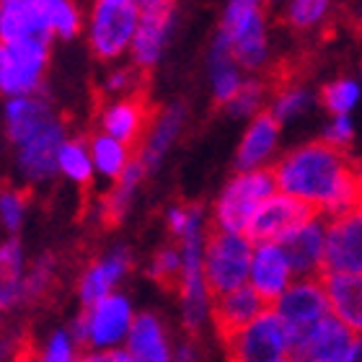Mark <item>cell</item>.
<instances>
[{"label":"cell","instance_id":"6da1fadb","mask_svg":"<svg viewBox=\"0 0 362 362\" xmlns=\"http://www.w3.org/2000/svg\"><path fill=\"white\" fill-rule=\"evenodd\" d=\"M277 192L295 197L326 220L362 204V168L324 140L295 145L272 166Z\"/></svg>","mask_w":362,"mask_h":362},{"label":"cell","instance_id":"7a4b0ae2","mask_svg":"<svg viewBox=\"0 0 362 362\" xmlns=\"http://www.w3.org/2000/svg\"><path fill=\"white\" fill-rule=\"evenodd\" d=\"M143 18L137 0H90L86 8L83 39L101 65H117L129 54Z\"/></svg>","mask_w":362,"mask_h":362},{"label":"cell","instance_id":"3957f363","mask_svg":"<svg viewBox=\"0 0 362 362\" xmlns=\"http://www.w3.org/2000/svg\"><path fill=\"white\" fill-rule=\"evenodd\" d=\"M267 0H226L218 34L246 73H259L272 57Z\"/></svg>","mask_w":362,"mask_h":362},{"label":"cell","instance_id":"277c9868","mask_svg":"<svg viewBox=\"0 0 362 362\" xmlns=\"http://www.w3.org/2000/svg\"><path fill=\"white\" fill-rule=\"evenodd\" d=\"M277 192L272 168L262 171H235L215 197L210 223L223 233H246L257 210Z\"/></svg>","mask_w":362,"mask_h":362},{"label":"cell","instance_id":"5b68a950","mask_svg":"<svg viewBox=\"0 0 362 362\" xmlns=\"http://www.w3.org/2000/svg\"><path fill=\"white\" fill-rule=\"evenodd\" d=\"M135 318V305L127 295L112 293L83 308V313L73 321L70 332L76 334L78 344L88 352H114L124 349Z\"/></svg>","mask_w":362,"mask_h":362},{"label":"cell","instance_id":"8992f818","mask_svg":"<svg viewBox=\"0 0 362 362\" xmlns=\"http://www.w3.org/2000/svg\"><path fill=\"white\" fill-rule=\"evenodd\" d=\"M210 233H197L189 238L176 241L181 251V277L176 282L179 290V305H181V321L189 332H202L204 324L212 321V293L210 282L204 277V243Z\"/></svg>","mask_w":362,"mask_h":362},{"label":"cell","instance_id":"52a82bcc","mask_svg":"<svg viewBox=\"0 0 362 362\" xmlns=\"http://www.w3.org/2000/svg\"><path fill=\"white\" fill-rule=\"evenodd\" d=\"M52 45L47 42H0V96H39L45 90Z\"/></svg>","mask_w":362,"mask_h":362},{"label":"cell","instance_id":"ba28073f","mask_svg":"<svg viewBox=\"0 0 362 362\" xmlns=\"http://www.w3.org/2000/svg\"><path fill=\"white\" fill-rule=\"evenodd\" d=\"M272 310L277 313V318L285 326L287 339H290V349L295 352L324 318L332 316L324 279L321 277L295 279L293 285L285 290V295L272 305Z\"/></svg>","mask_w":362,"mask_h":362},{"label":"cell","instance_id":"9c48e42d","mask_svg":"<svg viewBox=\"0 0 362 362\" xmlns=\"http://www.w3.org/2000/svg\"><path fill=\"white\" fill-rule=\"evenodd\" d=\"M254 241L246 233H223L212 230L204 243V277L212 293L226 295L230 290L249 285Z\"/></svg>","mask_w":362,"mask_h":362},{"label":"cell","instance_id":"30bf717a","mask_svg":"<svg viewBox=\"0 0 362 362\" xmlns=\"http://www.w3.org/2000/svg\"><path fill=\"white\" fill-rule=\"evenodd\" d=\"M228 362H290L293 349L282 321L267 308L257 321L226 339Z\"/></svg>","mask_w":362,"mask_h":362},{"label":"cell","instance_id":"8fae6325","mask_svg":"<svg viewBox=\"0 0 362 362\" xmlns=\"http://www.w3.org/2000/svg\"><path fill=\"white\" fill-rule=\"evenodd\" d=\"M68 127L62 117L47 124L42 132H37L34 137H29L26 143L16 145L13 148V168L18 179L26 187H42L49 184L60 176L57 171V156H60L62 143L68 140Z\"/></svg>","mask_w":362,"mask_h":362},{"label":"cell","instance_id":"7c38bea8","mask_svg":"<svg viewBox=\"0 0 362 362\" xmlns=\"http://www.w3.org/2000/svg\"><path fill=\"white\" fill-rule=\"evenodd\" d=\"M176 26H179V11H176L174 3L145 8L137 34L132 39V47H129V62L140 73L158 68L176 37Z\"/></svg>","mask_w":362,"mask_h":362},{"label":"cell","instance_id":"4fadbf2b","mask_svg":"<svg viewBox=\"0 0 362 362\" xmlns=\"http://www.w3.org/2000/svg\"><path fill=\"white\" fill-rule=\"evenodd\" d=\"M187 122H189V109L181 101H171V104L160 106L158 112L151 117V124H148L143 140H140V145H137L135 151V158L143 163V168L148 174H156L163 166L168 153L174 151V145L184 135Z\"/></svg>","mask_w":362,"mask_h":362},{"label":"cell","instance_id":"5bb4252c","mask_svg":"<svg viewBox=\"0 0 362 362\" xmlns=\"http://www.w3.org/2000/svg\"><path fill=\"white\" fill-rule=\"evenodd\" d=\"M362 274V204L329 218L324 274Z\"/></svg>","mask_w":362,"mask_h":362},{"label":"cell","instance_id":"9a60e30c","mask_svg":"<svg viewBox=\"0 0 362 362\" xmlns=\"http://www.w3.org/2000/svg\"><path fill=\"white\" fill-rule=\"evenodd\" d=\"M316 212L308 204L298 202L295 197H287L282 192H274L257 210L246 235L254 243H282L295 228H300Z\"/></svg>","mask_w":362,"mask_h":362},{"label":"cell","instance_id":"2e32d148","mask_svg":"<svg viewBox=\"0 0 362 362\" xmlns=\"http://www.w3.org/2000/svg\"><path fill=\"white\" fill-rule=\"evenodd\" d=\"M282 124L269 112H262L251 122H246L241 140L235 145L233 166L235 171H262L277 163Z\"/></svg>","mask_w":362,"mask_h":362},{"label":"cell","instance_id":"e0dca14e","mask_svg":"<svg viewBox=\"0 0 362 362\" xmlns=\"http://www.w3.org/2000/svg\"><path fill=\"white\" fill-rule=\"evenodd\" d=\"M295 279L298 277L282 243H254L249 285L264 298L269 308L285 295V290Z\"/></svg>","mask_w":362,"mask_h":362},{"label":"cell","instance_id":"ac0fdd59","mask_svg":"<svg viewBox=\"0 0 362 362\" xmlns=\"http://www.w3.org/2000/svg\"><path fill=\"white\" fill-rule=\"evenodd\" d=\"M60 117L54 104L45 93L39 96H21V98H6L0 106V119H3V132L11 148L26 143L29 137L52 124Z\"/></svg>","mask_w":362,"mask_h":362},{"label":"cell","instance_id":"d6986e66","mask_svg":"<svg viewBox=\"0 0 362 362\" xmlns=\"http://www.w3.org/2000/svg\"><path fill=\"white\" fill-rule=\"evenodd\" d=\"M326 226L329 220L324 215H313L303 223L300 228H295L293 233L287 235L282 246H285L290 264L295 269V277H324L326 269Z\"/></svg>","mask_w":362,"mask_h":362},{"label":"cell","instance_id":"ffe728a7","mask_svg":"<svg viewBox=\"0 0 362 362\" xmlns=\"http://www.w3.org/2000/svg\"><path fill=\"white\" fill-rule=\"evenodd\" d=\"M132 269V254L127 246H112L104 251L101 257H96L88 267L83 269L81 279H78V298L81 305L88 308L96 300L106 298V295L117 293L119 282L129 274Z\"/></svg>","mask_w":362,"mask_h":362},{"label":"cell","instance_id":"44dd1931","mask_svg":"<svg viewBox=\"0 0 362 362\" xmlns=\"http://www.w3.org/2000/svg\"><path fill=\"white\" fill-rule=\"evenodd\" d=\"M151 109L145 98H106V104L98 109V132L112 135L127 145H140L145 129L151 124Z\"/></svg>","mask_w":362,"mask_h":362},{"label":"cell","instance_id":"7402d4cb","mask_svg":"<svg viewBox=\"0 0 362 362\" xmlns=\"http://www.w3.org/2000/svg\"><path fill=\"white\" fill-rule=\"evenodd\" d=\"M269 308L267 300L251 285H243L238 290H230L226 295H215L212 303V324L220 332L223 339L241 332L251 321H257Z\"/></svg>","mask_w":362,"mask_h":362},{"label":"cell","instance_id":"603a6c76","mask_svg":"<svg viewBox=\"0 0 362 362\" xmlns=\"http://www.w3.org/2000/svg\"><path fill=\"white\" fill-rule=\"evenodd\" d=\"M355 334L339 318H324L308 334V339L293 352V362H344L355 344Z\"/></svg>","mask_w":362,"mask_h":362},{"label":"cell","instance_id":"cb8c5ba5","mask_svg":"<svg viewBox=\"0 0 362 362\" xmlns=\"http://www.w3.org/2000/svg\"><path fill=\"white\" fill-rule=\"evenodd\" d=\"M0 42H47L52 31L47 21L45 0H29L16 6H0Z\"/></svg>","mask_w":362,"mask_h":362},{"label":"cell","instance_id":"d4e9b609","mask_svg":"<svg viewBox=\"0 0 362 362\" xmlns=\"http://www.w3.org/2000/svg\"><path fill=\"white\" fill-rule=\"evenodd\" d=\"M124 352L129 362H174L168 329L156 313H137Z\"/></svg>","mask_w":362,"mask_h":362},{"label":"cell","instance_id":"484cf974","mask_svg":"<svg viewBox=\"0 0 362 362\" xmlns=\"http://www.w3.org/2000/svg\"><path fill=\"white\" fill-rule=\"evenodd\" d=\"M204 65H207V86H210L212 101L220 106H226L249 78L246 70L235 62V57L230 54V49H228V45L223 42L218 31H215V37H212L210 47H207Z\"/></svg>","mask_w":362,"mask_h":362},{"label":"cell","instance_id":"4316f807","mask_svg":"<svg viewBox=\"0 0 362 362\" xmlns=\"http://www.w3.org/2000/svg\"><path fill=\"white\" fill-rule=\"evenodd\" d=\"M332 316L339 318L355 337H362V274H329L324 277Z\"/></svg>","mask_w":362,"mask_h":362},{"label":"cell","instance_id":"83f0119b","mask_svg":"<svg viewBox=\"0 0 362 362\" xmlns=\"http://www.w3.org/2000/svg\"><path fill=\"white\" fill-rule=\"evenodd\" d=\"M26 251L18 238L0 243V308H16L23 303V279H26Z\"/></svg>","mask_w":362,"mask_h":362},{"label":"cell","instance_id":"f1b7e54d","mask_svg":"<svg viewBox=\"0 0 362 362\" xmlns=\"http://www.w3.org/2000/svg\"><path fill=\"white\" fill-rule=\"evenodd\" d=\"M88 148H90V158H93V168H96V176L104 181H117L122 179V174L132 166L135 160V148L127 143H122L117 137L104 135V132H93L88 137Z\"/></svg>","mask_w":362,"mask_h":362},{"label":"cell","instance_id":"f546056e","mask_svg":"<svg viewBox=\"0 0 362 362\" xmlns=\"http://www.w3.org/2000/svg\"><path fill=\"white\" fill-rule=\"evenodd\" d=\"M145 179H148V171H145L143 163L135 158L132 166L122 174V179H117L112 187H109L104 202H101V218H104L106 223H112V226H117V223H122V220L127 218L129 210H132V204H135V199H137V192H140V187L145 184Z\"/></svg>","mask_w":362,"mask_h":362},{"label":"cell","instance_id":"4dcf8cb0","mask_svg":"<svg viewBox=\"0 0 362 362\" xmlns=\"http://www.w3.org/2000/svg\"><path fill=\"white\" fill-rule=\"evenodd\" d=\"M57 171L65 181L76 187H88L96 179V168L90 158V148L86 137H68L57 156Z\"/></svg>","mask_w":362,"mask_h":362},{"label":"cell","instance_id":"1f68e13d","mask_svg":"<svg viewBox=\"0 0 362 362\" xmlns=\"http://www.w3.org/2000/svg\"><path fill=\"white\" fill-rule=\"evenodd\" d=\"M316 101H318L316 93H313L308 86L290 83V86H282L277 93H272L267 112L285 127V124H290V122L305 117V114L316 106Z\"/></svg>","mask_w":362,"mask_h":362},{"label":"cell","instance_id":"d6a6232c","mask_svg":"<svg viewBox=\"0 0 362 362\" xmlns=\"http://www.w3.org/2000/svg\"><path fill=\"white\" fill-rule=\"evenodd\" d=\"M45 11L52 39L73 42L83 34L86 11L81 8L78 0H45Z\"/></svg>","mask_w":362,"mask_h":362},{"label":"cell","instance_id":"836d02e7","mask_svg":"<svg viewBox=\"0 0 362 362\" xmlns=\"http://www.w3.org/2000/svg\"><path fill=\"white\" fill-rule=\"evenodd\" d=\"M267 106H269V88H267V83L262 78L249 76L246 83L241 86V90H238L223 109H226V114L230 119L251 122L254 117L267 112Z\"/></svg>","mask_w":362,"mask_h":362},{"label":"cell","instance_id":"e575fe53","mask_svg":"<svg viewBox=\"0 0 362 362\" xmlns=\"http://www.w3.org/2000/svg\"><path fill=\"white\" fill-rule=\"evenodd\" d=\"M360 98H362L360 81L347 78V76L329 81V83L321 88V93H318L321 106H324L332 117H344V114L352 117V112H355L357 104H360Z\"/></svg>","mask_w":362,"mask_h":362},{"label":"cell","instance_id":"d590c367","mask_svg":"<svg viewBox=\"0 0 362 362\" xmlns=\"http://www.w3.org/2000/svg\"><path fill=\"white\" fill-rule=\"evenodd\" d=\"M334 0H282V21L295 31H313L329 18Z\"/></svg>","mask_w":362,"mask_h":362},{"label":"cell","instance_id":"8d00e7d4","mask_svg":"<svg viewBox=\"0 0 362 362\" xmlns=\"http://www.w3.org/2000/svg\"><path fill=\"white\" fill-rule=\"evenodd\" d=\"M207 223H210V218L199 204H171L166 210V228L176 241L197 233H210Z\"/></svg>","mask_w":362,"mask_h":362},{"label":"cell","instance_id":"74e56055","mask_svg":"<svg viewBox=\"0 0 362 362\" xmlns=\"http://www.w3.org/2000/svg\"><path fill=\"white\" fill-rule=\"evenodd\" d=\"M140 81H143V73L132 62H117V65H109V70L101 78V90L106 93V98L137 96Z\"/></svg>","mask_w":362,"mask_h":362},{"label":"cell","instance_id":"f35d334b","mask_svg":"<svg viewBox=\"0 0 362 362\" xmlns=\"http://www.w3.org/2000/svg\"><path fill=\"white\" fill-rule=\"evenodd\" d=\"M29 215V197L18 187H0V226L16 235Z\"/></svg>","mask_w":362,"mask_h":362},{"label":"cell","instance_id":"ab89813d","mask_svg":"<svg viewBox=\"0 0 362 362\" xmlns=\"http://www.w3.org/2000/svg\"><path fill=\"white\" fill-rule=\"evenodd\" d=\"M81 344L70 329H54L45 339L42 349L34 355V362H78L81 360Z\"/></svg>","mask_w":362,"mask_h":362},{"label":"cell","instance_id":"60d3db41","mask_svg":"<svg viewBox=\"0 0 362 362\" xmlns=\"http://www.w3.org/2000/svg\"><path fill=\"white\" fill-rule=\"evenodd\" d=\"M54 277H57V259L54 257H39L34 264L26 269V279H23V303L39 300L49 293Z\"/></svg>","mask_w":362,"mask_h":362},{"label":"cell","instance_id":"b9f144b4","mask_svg":"<svg viewBox=\"0 0 362 362\" xmlns=\"http://www.w3.org/2000/svg\"><path fill=\"white\" fill-rule=\"evenodd\" d=\"M148 274L160 285H176L181 277V251L179 246H160L153 254L151 264H148Z\"/></svg>","mask_w":362,"mask_h":362},{"label":"cell","instance_id":"7bdbcfd3","mask_svg":"<svg viewBox=\"0 0 362 362\" xmlns=\"http://www.w3.org/2000/svg\"><path fill=\"white\" fill-rule=\"evenodd\" d=\"M355 119L352 117H329V122L324 124V132H321V140L326 145H332L337 151H347L352 140H355Z\"/></svg>","mask_w":362,"mask_h":362},{"label":"cell","instance_id":"ee69618b","mask_svg":"<svg viewBox=\"0 0 362 362\" xmlns=\"http://www.w3.org/2000/svg\"><path fill=\"white\" fill-rule=\"evenodd\" d=\"M78 362H129L124 349H114V352H86Z\"/></svg>","mask_w":362,"mask_h":362},{"label":"cell","instance_id":"f6af8a7d","mask_svg":"<svg viewBox=\"0 0 362 362\" xmlns=\"http://www.w3.org/2000/svg\"><path fill=\"white\" fill-rule=\"evenodd\" d=\"M174 362H199V349L194 341H181L174 347Z\"/></svg>","mask_w":362,"mask_h":362},{"label":"cell","instance_id":"bcb514c9","mask_svg":"<svg viewBox=\"0 0 362 362\" xmlns=\"http://www.w3.org/2000/svg\"><path fill=\"white\" fill-rule=\"evenodd\" d=\"M344 362H362V337L355 339V344H352V349H349V355Z\"/></svg>","mask_w":362,"mask_h":362},{"label":"cell","instance_id":"7dc6e473","mask_svg":"<svg viewBox=\"0 0 362 362\" xmlns=\"http://www.w3.org/2000/svg\"><path fill=\"white\" fill-rule=\"evenodd\" d=\"M13 360V344L8 339H0V362Z\"/></svg>","mask_w":362,"mask_h":362},{"label":"cell","instance_id":"c3c4849f","mask_svg":"<svg viewBox=\"0 0 362 362\" xmlns=\"http://www.w3.org/2000/svg\"><path fill=\"white\" fill-rule=\"evenodd\" d=\"M140 3V8H158V6H168V3H174V0H137Z\"/></svg>","mask_w":362,"mask_h":362},{"label":"cell","instance_id":"681fc988","mask_svg":"<svg viewBox=\"0 0 362 362\" xmlns=\"http://www.w3.org/2000/svg\"><path fill=\"white\" fill-rule=\"evenodd\" d=\"M16 3H29V0H0V6H16Z\"/></svg>","mask_w":362,"mask_h":362},{"label":"cell","instance_id":"f907efd6","mask_svg":"<svg viewBox=\"0 0 362 362\" xmlns=\"http://www.w3.org/2000/svg\"><path fill=\"white\" fill-rule=\"evenodd\" d=\"M0 324H3V308H0Z\"/></svg>","mask_w":362,"mask_h":362},{"label":"cell","instance_id":"816d5d0a","mask_svg":"<svg viewBox=\"0 0 362 362\" xmlns=\"http://www.w3.org/2000/svg\"><path fill=\"white\" fill-rule=\"evenodd\" d=\"M360 86H362V73H360Z\"/></svg>","mask_w":362,"mask_h":362},{"label":"cell","instance_id":"f5cc1de1","mask_svg":"<svg viewBox=\"0 0 362 362\" xmlns=\"http://www.w3.org/2000/svg\"><path fill=\"white\" fill-rule=\"evenodd\" d=\"M290 362H293V360H290Z\"/></svg>","mask_w":362,"mask_h":362}]
</instances>
